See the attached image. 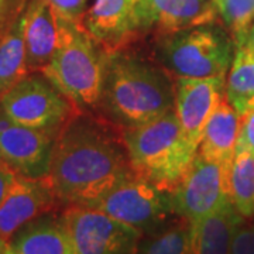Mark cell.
Masks as SVG:
<instances>
[{
	"label": "cell",
	"instance_id": "cell-15",
	"mask_svg": "<svg viewBox=\"0 0 254 254\" xmlns=\"http://www.w3.org/2000/svg\"><path fill=\"white\" fill-rule=\"evenodd\" d=\"M58 14L48 0H28L24 9V44L28 73L43 72L58 46Z\"/></svg>",
	"mask_w": 254,
	"mask_h": 254
},
{
	"label": "cell",
	"instance_id": "cell-13",
	"mask_svg": "<svg viewBox=\"0 0 254 254\" xmlns=\"http://www.w3.org/2000/svg\"><path fill=\"white\" fill-rule=\"evenodd\" d=\"M57 133L20 126L0 131V158L21 177L43 178L50 173Z\"/></svg>",
	"mask_w": 254,
	"mask_h": 254
},
{
	"label": "cell",
	"instance_id": "cell-22",
	"mask_svg": "<svg viewBox=\"0 0 254 254\" xmlns=\"http://www.w3.org/2000/svg\"><path fill=\"white\" fill-rule=\"evenodd\" d=\"M190 226V220L178 216L177 222L143 235L136 254H188Z\"/></svg>",
	"mask_w": 254,
	"mask_h": 254
},
{
	"label": "cell",
	"instance_id": "cell-10",
	"mask_svg": "<svg viewBox=\"0 0 254 254\" xmlns=\"http://www.w3.org/2000/svg\"><path fill=\"white\" fill-rule=\"evenodd\" d=\"M226 76L174 79V112L187 140L199 147L209 118L225 98Z\"/></svg>",
	"mask_w": 254,
	"mask_h": 254
},
{
	"label": "cell",
	"instance_id": "cell-18",
	"mask_svg": "<svg viewBox=\"0 0 254 254\" xmlns=\"http://www.w3.org/2000/svg\"><path fill=\"white\" fill-rule=\"evenodd\" d=\"M7 245L11 254H75L61 218L51 213L21 227Z\"/></svg>",
	"mask_w": 254,
	"mask_h": 254
},
{
	"label": "cell",
	"instance_id": "cell-32",
	"mask_svg": "<svg viewBox=\"0 0 254 254\" xmlns=\"http://www.w3.org/2000/svg\"><path fill=\"white\" fill-rule=\"evenodd\" d=\"M7 254H11V253H10V252H9V245H7Z\"/></svg>",
	"mask_w": 254,
	"mask_h": 254
},
{
	"label": "cell",
	"instance_id": "cell-16",
	"mask_svg": "<svg viewBox=\"0 0 254 254\" xmlns=\"http://www.w3.org/2000/svg\"><path fill=\"white\" fill-rule=\"evenodd\" d=\"M242 128V115L226 98L219 103L202 131L198 154L209 161L232 165Z\"/></svg>",
	"mask_w": 254,
	"mask_h": 254
},
{
	"label": "cell",
	"instance_id": "cell-8",
	"mask_svg": "<svg viewBox=\"0 0 254 254\" xmlns=\"http://www.w3.org/2000/svg\"><path fill=\"white\" fill-rule=\"evenodd\" d=\"M60 218L75 254H136L143 237L136 227L88 206H65Z\"/></svg>",
	"mask_w": 254,
	"mask_h": 254
},
{
	"label": "cell",
	"instance_id": "cell-25",
	"mask_svg": "<svg viewBox=\"0 0 254 254\" xmlns=\"http://www.w3.org/2000/svg\"><path fill=\"white\" fill-rule=\"evenodd\" d=\"M28 0H0V38L26 9Z\"/></svg>",
	"mask_w": 254,
	"mask_h": 254
},
{
	"label": "cell",
	"instance_id": "cell-31",
	"mask_svg": "<svg viewBox=\"0 0 254 254\" xmlns=\"http://www.w3.org/2000/svg\"><path fill=\"white\" fill-rule=\"evenodd\" d=\"M252 105H254V99L253 100H250V103H249V106H252ZM249 106H247V108H249ZM247 110V109H246Z\"/></svg>",
	"mask_w": 254,
	"mask_h": 254
},
{
	"label": "cell",
	"instance_id": "cell-11",
	"mask_svg": "<svg viewBox=\"0 0 254 254\" xmlns=\"http://www.w3.org/2000/svg\"><path fill=\"white\" fill-rule=\"evenodd\" d=\"M218 20L213 0H138L137 24L143 37H164Z\"/></svg>",
	"mask_w": 254,
	"mask_h": 254
},
{
	"label": "cell",
	"instance_id": "cell-3",
	"mask_svg": "<svg viewBox=\"0 0 254 254\" xmlns=\"http://www.w3.org/2000/svg\"><path fill=\"white\" fill-rule=\"evenodd\" d=\"M58 46L43 71L79 110L93 112L100 96L108 51L83 23L58 16Z\"/></svg>",
	"mask_w": 254,
	"mask_h": 254
},
{
	"label": "cell",
	"instance_id": "cell-17",
	"mask_svg": "<svg viewBox=\"0 0 254 254\" xmlns=\"http://www.w3.org/2000/svg\"><path fill=\"white\" fill-rule=\"evenodd\" d=\"M243 220L227 200L206 218L190 222L188 254H230L232 239Z\"/></svg>",
	"mask_w": 254,
	"mask_h": 254
},
{
	"label": "cell",
	"instance_id": "cell-1",
	"mask_svg": "<svg viewBox=\"0 0 254 254\" xmlns=\"http://www.w3.org/2000/svg\"><path fill=\"white\" fill-rule=\"evenodd\" d=\"M134 174L123 130L79 110L60 130L48 180L64 206H86Z\"/></svg>",
	"mask_w": 254,
	"mask_h": 254
},
{
	"label": "cell",
	"instance_id": "cell-2",
	"mask_svg": "<svg viewBox=\"0 0 254 254\" xmlns=\"http://www.w3.org/2000/svg\"><path fill=\"white\" fill-rule=\"evenodd\" d=\"M174 78L163 66L120 50L108 53L99 100L92 113L128 130L174 109Z\"/></svg>",
	"mask_w": 254,
	"mask_h": 254
},
{
	"label": "cell",
	"instance_id": "cell-26",
	"mask_svg": "<svg viewBox=\"0 0 254 254\" xmlns=\"http://www.w3.org/2000/svg\"><path fill=\"white\" fill-rule=\"evenodd\" d=\"M230 254H254V225H240L232 239Z\"/></svg>",
	"mask_w": 254,
	"mask_h": 254
},
{
	"label": "cell",
	"instance_id": "cell-4",
	"mask_svg": "<svg viewBox=\"0 0 254 254\" xmlns=\"http://www.w3.org/2000/svg\"><path fill=\"white\" fill-rule=\"evenodd\" d=\"M123 138L133 171L170 192L198 151L187 140L174 109L143 126L123 130Z\"/></svg>",
	"mask_w": 254,
	"mask_h": 254
},
{
	"label": "cell",
	"instance_id": "cell-14",
	"mask_svg": "<svg viewBox=\"0 0 254 254\" xmlns=\"http://www.w3.org/2000/svg\"><path fill=\"white\" fill-rule=\"evenodd\" d=\"M137 3L138 0H95L83 16V27L108 53L127 50L141 37Z\"/></svg>",
	"mask_w": 254,
	"mask_h": 254
},
{
	"label": "cell",
	"instance_id": "cell-7",
	"mask_svg": "<svg viewBox=\"0 0 254 254\" xmlns=\"http://www.w3.org/2000/svg\"><path fill=\"white\" fill-rule=\"evenodd\" d=\"M86 206L98 209L119 222L136 227L143 235L154 232L164 226L168 219L175 216L171 192L157 187L136 173Z\"/></svg>",
	"mask_w": 254,
	"mask_h": 254
},
{
	"label": "cell",
	"instance_id": "cell-9",
	"mask_svg": "<svg viewBox=\"0 0 254 254\" xmlns=\"http://www.w3.org/2000/svg\"><path fill=\"white\" fill-rule=\"evenodd\" d=\"M229 170L230 165L209 161L196 153L188 171L171 190L175 216L193 223L230 200L227 193Z\"/></svg>",
	"mask_w": 254,
	"mask_h": 254
},
{
	"label": "cell",
	"instance_id": "cell-24",
	"mask_svg": "<svg viewBox=\"0 0 254 254\" xmlns=\"http://www.w3.org/2000/svg\"><path fill=\"white\" fill-rule=\"evenodd\" d=\"M55 13L61 17L82 23L86 13V0H48Z\"/></svg>",
	"mask_w": 254,
	"mask_h": 254
},
{
	"label": "cell",
	"instance_id": "cell-33",
	"mask_svg": "<svg viewBox=\"0 0 254 254\" xmlns=\"http://www.w3.org/2000/svg\"><path fill=\"white\" fill-rule=\"evenodd\" d=\"M0 160H1V158H0Z\"/></svg>",
	"mask_w": 254,
	"mask_h": 254
},
{
	"label": "cell",
	"instance_id": "cell-27",
	"mask_svg": "<svg viewBox=\"0 0 254 254\" xmlns=\"http://www.w3.org/2000/svg\"><path fill=\"white\" fill-rule=\"evenodd\" d=\"M237 150H247L254 154V105L242 115V128L237 140Z\"/></svg>",
	"mask_w": 254,
	"mask_h": 254
},
{
	"label": "cell",
	"instance_id": "cell-12",
	"mask_svg": "<svg viewBox=\"0 0 254 254\" xmlns=\"http://www.w3.org/2000/svg\"><path fill=\"white\" fill-rule=\"evenodd\" d=\"M61 205L48 177L27 178L16 175L7 195L0 203V237H11L31 220L51 213Z\"/></svg>",
	"mask_w": 254,
	"mask_h": 254
},
{
	"label": "cell",
	"instance_id": "cell-21",
	"mask_svg": "<svg viewBox=\"0 0 254 254\" xmlns=\"http://www.w3.org/2000/svg\"><path fill=\"white\" fill-rule=\"evenodd\" d=\"M225 98L240 115L245 113L250 100L254 99V55L245 44L235 50L226 75Z\"/></svg>",
	"mask_w": 254,
	"mask_h": 254
},
{
	"label": "cell",
	"instance_id": "cell-30",
	"mask_svg": "<svg viewBox=\"0 0 254 254\" xmlns=\"http://www.w3.org/2000/svg\"><path fill=\"white\" fill-rule=\"evenodd\" d=\"M0 254H7V242L0 237Z\"/></svg>",
	"mask_w": 254,
	"mask_h": 254
},
{
	"label": "cell",
	"instance_id": "cell-28",
	"mask_svg": "<svg viewBox=\"0 0 254 254\" xmlns=\"http://www.w3.org/2000/svg\"><path fill=\"white\" fill-rule=\"evenodd\" d=\"M16 175L11 168L3 160H0V203L3 202L4 196L7 195L11 184L16 180Z\"/></svg>",
	"mask_w": 254,
	"mask_h": 254
},
{
	"label": "cell",
	"instance_id": "cell-23",
	"mask_svg": "<svg viewBox=\"0 0 254 254\" xmlns=\"http://www.w3.org/2000/svg\"><path fill=\"white\" fill-rule=\"evenodd\" d=\"M213 4L235 47L243 46L254 20V0H213Z\"/></svg>",
	"mask_w": 254,
	"mask_h": 254
},
{
	"label": "cell",
	"instance_id": "cell-19",
	"mask_svg": "<svg viewBox=\"0 0 254 254\" xmlns=\"http://www.w3.org/2000/svg\"><path fill=\"white\" fill-rule=\"evenodd\" d=\"M27 75L23 10L0 38V99Z\"/></svg>",
	"mask_w": 254,
	"mask_h": 254
},
{
	"label": "cell",
	"instance_id": "cell-5",
	"mask_svg": "<svg viewBox=\"0 0 254 254\" xmlns=\"http://www.w3.org/2000/svg\"><path fill=\"white\" fill-rule=\"evenodd\" d=\"M235 50L232 37L213 23L158 37L155 63L174 79L226 76Z\"/></svg>",
	"mask_w": 254,
	"mask_h": 254
},
{
	"label": "cell",
	"instance_id": "cell-20",
	"mask_svg": "<svg viewBox=\"0 0 254 254\" xmlns=\"http://www.w3.org/2000/svg\"><path fill=\"white\" fill-rule=\"evenodd\" d=\"M227 193L243 219L254 218V154L237 150L229 170Z\"/></svg>",
	"mask_w": 254,
	"mask_h": 254
},
{
	"label": "cell",
	"instance_id": "cell-6",
	"mask_svg": "<svg viewBox=\"0 0 254 254\" xmlns=\"http://www.w3.org/2000/svg\"><path fill=\"white\" fill-rule=\"evenodd\" d=\"M16 125L60 133L79 109L41 72L28 73L0 99Z\"/></svg>",
	"mask_w": 254,
	"mask_h": 254
},
{
	"label": "cell",
	"instance_id": "cell-29",
	"mask_svg": "<svg viewBox=\"0 0 254 254\" xmlns=\"http://www.w3.org/2000/svg\"><path fill=\"white\" fill-rule=\"evenodd\" d=\"M245 46L250 50V53L254 55V24L249 30V34H247V40H246Z\"/></svg>",
	"mask_w": 254,
	"mask_h": 254
}]
</instances>
